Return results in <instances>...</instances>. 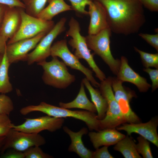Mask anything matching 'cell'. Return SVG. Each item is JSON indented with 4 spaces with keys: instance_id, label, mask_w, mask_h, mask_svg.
<instances>
[{
    "instance_id": "cell-4",
    "label": "cell",
    "mask_w": 158,
    "mask_h": 158,
    "mask_svg": "<svg viewBox=\"0 0 158 158\" xmlns=\"http://www.w3.org/2000/svg\"><path fill=\"white\" fill-rule=\"evenodd\" d=\"M58 57H52L51 61H43L37 64L43 70L42 79L44 83L54 88L65 89L75 80V76L70 74L66 65Z\"/></svg>"
},
{
    "instance_id": "cell-40",
    "label": "cell",
    "mask_w": 158,
    "mask_h": 158,
    "mask_svg": "<svg viewBox=\"0 0 158 158\" xmlns=\"http://www.w3.org/2000/svg\"><path fill=\"white\" fill-rule=\"evenodd\" d=\"M8 116L0 114V122H11Z\"/></svg>"
},
{
    "instance_id": "cell-11",
    "label": "cell",
    "mask_w": 158,
    "mask_h": 158,
    "mask_svg": "<svg viewBox=\"0 0 158 158\" xmlns=\"http://www.w3.org/2000/svg\"><path fill=\"white\" fill-rule=\"evenodd\" d=\"M112 87L114 92L115 98L119 107L125 122L135 123L140 122V119L133 111L130 102L133 97H136L134 92L122 85L121 81L116 77H111Z\"/></svg>"
},
{
    "instance_id": "cell-10",
    "label": "cell",
    "mask_w": 158,
    "mask_h": 158,
    "mask_svg": "<svg viewBox=\"0 0 158 158\" xmlns=\"http://www.w3.org/2000/svg\"><path fill=\"white\" fill-rule=\"evenodd\" d=\"M50 56L52 57L60 58L66 66L82 72L93 86L99 87L100 84L93 77L92 71L83 65L79 59L69 50L66 39L58 41L52 45Z\"/></svg>"
},
{
    "instance_id": "cell-3",
    "label": "cell",
    "mask_w": 158,
    "mask_h": 158,
    "mask_svg": "<svg viewBox=\"0 0 158 158\" xmlns=\"http://www.w3.org/2000/svg\"><path fill=\"white\" fill-rule=\"evenodd\" d=\"M69 28L66 31L65 36L71 38L68 43L73 49L75 50L74 54L79 59H83L87 63L95 72L96 77L101 81L106 79L104 73L96 64L90 51L87 45L85 37L80 33V28L78 22L72 17L69 23Z\"/></svg>"
},
{
    "instance_id": "cell-12",
    "label": "cell",
    "mask_w": 158,
    "mask_h": 158,
    "mask_svg": "<svg viewBox=\"0 0 158 158\" xmlns=\"http://www.w3.org/2000/svg\"><path fill=\"white\" fill-rule=\"evenodd\" d=\"M63 118H56L48 115L36 118H27L23 123L15 125L13 124L12 128L25 133H39L45 130L54 132L60 129L64 123Z\"/></svg>"
},
{
    "instance_id": "cell-17",
    "label": "cell",
    "mask_w": 158,
    "mask_h": 158,
    "mask_svg": "<svg viewBox=\"0 0 158 158\" xmlns=\"http://www.w3.org/2000/svg\"><path fill=\"white\" fill-rule=\"evenodd\" d=\"M121 64L116 77L122 82H127L134 84L140 92H145L151 87L145 78L140 76L129 66L127 59L122 56Z\"/></svg>"
},
{
    "instance_id": "cell-22",
    "label": "cell",
    "mask_w": 158,
    "mask_h": 158,
    "mask_svg": "<svg viewBox=\"0 0 158 158\" xmlns=\"http://www.w3.org/2000/svg\"><path fill=\"white\" fill-rule=\"evenodd\" d=\"M59 106L65 109L78 108L94 113L97 112L95 106L90 102L86 95L85 85L82 81L79 91L75 99L72 101L68 103L60 102Z\"/></svg>"
},
{
    "instance_id": "cell-31",
    "label": "cell",
    "mask_w": 158,
    "mask_h": 158,
    "mask_svg": "<svg viewBox=\"0 0 158 158\" xmlns=\"http://www.w3.org/2000/svg\"><path fill=\"white\" fill-rule=\"evenodd\" d=\"M138 35L144 40L152 47L158 51V34H150L142 33H140Z\"/></svg>"
},
{
    "instance_id": "cell-37",
    "label": "cell",
    "mask_w": 158,
    "mask_h": 158,
    "mask_svg": "<svg viewBox=\"0 0 158 158\" xmlns=\"http://www.w3.org/2000/svg\"><path fill=\"white\" fill-rule=\"evenodd\" d=\"M11 122H0V137L6 136L12 128Z\"/></svg>"
},
{
    "instance_id": "cell-41",
    "label": "cell",
    "mask_w": 158,
    "mask_h": 158,
    "mask_svg": "<svg viewBox=\"0 0 158 158\" xmlns=\"http://www.w3.org/2000/svg\"><path fill=\"white\" fill-rule=\"evenodd\" d=\"M6 136L0 137V150L3 147L5 142Z\"/></svg>"
},
{
    "instance_id": "cell-8",
    "label": "cell",
    "mask_w": 158,
    "mask_h": 158,
    "mask_svg": "<svg viewBox=\"0 0 158 158\" xmlns=\"http://www.w3.org/2000/svg\"><path fill=\"white\" fill-rule=\"evenodd\" d=\"M66 21V18H61L52 29L42 37L34 50L28 54L25 61L28 65L45 60L50 56L53 42L65 30Z\"/></svg>"
},
{
    "instance_id": "cell-28",
    "label": "cell",
    "mask_w": 158,
    "mask_h": 158,
    "mask_svg": "<svg viewBox=\"0 0 158 158\" xmlns=\"http://www.w3.org/2000/svg\"><path fill=\"white\" fill-rule=\"evenodd\" d=\"M14 109L11 98L6 94H0V114L8 116Z\"/></svg>"
},
{
    "instance_id": "cell-23",
    "label": "cell",
    "mask_w": 158,
    "mask_h": 158,
    "mask_svg": "<svg viewBox=\"0 0 158 158\" xmlns=\"http://www.w3.org/2000/svg\"><path fill=\"white\" fill-rule=\"evenodd\" d=\"M135 145L133 139L127 135L115 145L114 149L121 153L125 158H141Z\"/></svg>"
},
{
    "instance_id": "cell-15",
    "label": "cell",
    "mask_w": 158,
    "mask_h": 158,
    "mask_svg": "<svg viewBox=\"0 0 158 158\" xmlns=\"http://www.w3.org/2000/svg\"><path fill=\"white\" fill-rule=\"evenodd\" d=\"M88 6V14L90 17L88 34H96L104 29L109 28L106 12L102 4L93 0Z\"/></svg>"
},
{
    "instance_id": "cell-34",
    "label": "cell",
    "mask_w": 158,
    "mask_h": 158,
    "mask_svg": "<svg viewBox=\"0 0 158 158\" xmlns=\"http://www.w3.org/2000/svg\"><path fill=\"white\" fill-rule=\"evenodd\" d=\"M143 6L152 12L158 11V0H139Z\"/></svg>"
},
{
    "instance_id": "cell-29",
    "label": "cell",
    "mask_w": 158,
    "mask_h": 158,
    "mask_svg": "<svg viewBox=\"0 0 158 158\" xmlns=\"http://www.w3.org/2000/svg\"><path fill=\"white\" fill-rule=\"evenodd\" d=\"M25 158H51L52 156L44 152L39 146L31 147L23 152Z\"/></svg>"
},
{
    "instance_id": "cell-16",
    "label": "cell",
    "mask_w": 158,
    "mask_h": 158,
    "mask_svg": "<svg viewBox=\"0 0 158 158\" xmlns=\"http://www.w3.org/2000/svg\"><path fill=\"white\" fill-rule=\"evenodd\" d=\"M22 8L7 6L0 29V35L8 40L14 36L20 28Z\"/></svg>"
},
{
    "instance_id": "cell-35",
    "label": "cell",
    "mask_w": 158,
    "mask_h": 158,
    "mask_svg": "<svg viewBox=\"0 0 158 158\" xmlns=\"http://www.w3.org/2000/svg\"><path fill=\"white\" fill-rule=\"evenodd\" d=\"M0 4L9 7H18L25 8V6L21 0H0Z\"/></svg>"
},
{
    "instance_id": "cell-18",
    "label": "cell",
    "mask_w": 158,
    "mask_h": 158,
    "mask_svg": "<svg viewBox=\"0 0 158 158\" xmlns=\"http://www.w3.org/2000/svg\"><path fill=\"white\" fill-rule=\"evenodd\" d=\"M88 135L95 149L102 146H109L115 145L126 135L115 128H107L97 132L91 131Z\"/></svg>"
},
{
    "instance_id": "cell-1",
    "label": "cell",
    "mask_w": 158,
    "mask_h": 158,
    "mask_svg": "<svg viewBox=\"0 0 158 158\" xmlns=\"http://www.w3.org/2000/svg\"><path fill=\"white\" fill-rule=\"evenodd\" d=\"M104 7L109 28L114 33H137L145 23L143 6L139 0H96Z\"/></svg>"
},
{
    "instance_id": "cell-14",
    "label": "cell",
    "mask_w": 158,
    "mask_h": 158,
    "mask_svg": "<svg viewBox=\"0 0 158 158\" xmlns=\"http://www.w3.org/2000/svg\"><path fill=\"white\" fill-rule=\"evenodd\" d=\"M116 128L118 130L125 131L130 136L133 133H137L150 142L158 147V135L157 128L158 125V117L152 118L145 123H123Z\"/></svg>"
},
{
    "instance_id": "cell-24",
    "label": "cell",
    "mask_w": 158,
    "mask_h": 158,
    "mask_svg": "<svg viewBox=\"0 0 158 158\" xmlns=\"http://www.w3.org/2000/svg\"><path fill=\"white\" fill-rule=\"evenodd\" d=\"M10 65L7 58L5 50L0 64V94L8 93L13 90L8 74V69Z\"/></svg>"
},
{
    "instance_id": "cell-30",
    "label": "cell",
    "mask_w": 158,
    "mask_h": 158,
    "mask_svg": "<svg viewBox=\"0 0 158 158\" xmlns=\"http://www.w3.org/2000/svg\"><path fill=\"white\" fill-rule=\"evenodd\" d=\"M68 0L71 2L74 11L78 13L86 15L88 14V12L85 10L86 6L93 0Z\"/></svg>"
},
{
    "instance_id": "cell-5",
    "label": "cell",
    "mask_w": 158,
    "mask_h": 158,
    "mask_svg": "<svg viewBox=\"0 0 158 158\" xmlns=\"http://www.w3.org/2000/svg\"><path fill=\"white\" fill-rule=\"evenodd\" d=\"M111 31L109 28L104 29L95 35L85 37L89 49L99 56L108 65L112 72L117 75L119 70L121 61L113 56L110 48V37Z\"/></svg>"
},
{
    "instance_id": "cell-13",
    "label": "cell",
    "mask_w": 158,
    "mask_h": 158,
    "mask_svg": "<svg viewBox=\"0 0 158 158\" xmlns=\"http://www.w3.org/2000/svg\"><path fill=\"white\" fill-rule=\"evenodd\" d=\"M47 33H41L32 38L20 40L7 44L6 52L11 64L21 61H25L29 51L34 49Z\"/></svg>"
},
{
    "instance_id": "cell-6",
    "label": "cell",
    "mask_w": 158,
    "mask_h": 158,
    "mask_svg": "<svg viewBox=\"0 0 158 158\" xmlns=\"http://www.w3.org/2000/svg\"><path fill=\"white\" fill-rule=\"evenodd\" d=\"M111 84V77L101 81L100 84V91L106 99L108 104L105 117L102 119L99 120L100 130L107 128H115L126 123L115 98Z\"/></svg>"
},
{
    "instance_id": "cell-39",
    "label": "cell",
    "mask_w": 158,
    "mask_h": 158,
    "mask_svg": "<svg viewBox=\"0 0 158 158\" xmlns=\"http://www.w3.org/2000/svg\"><path fill=\"white\" fill-rule=\"evenodd\" d=\"M6 7V6L0 4V29Z\"/></svg>"
},
{
    "instance_id": "cell-9",
    "label": "cell",
    "mask_w": 158,
    "mask_h": 158,
    "mask_svg": "<svg viewBox=\"0 0 158 158\" xmlns=\"http://www.w3.org/2000/svg\"><path fill=\"white\" fill-rule=\"evenodd\" d=\"M45 143L44 138L39 133H25L12 128L6 136L1 152L3 153L9 149L23 152L31 147L40 146Z\"/></svg>"
},
{
    "instance_id": "cell-2",
    "label": "cell",
    "mask_w": 158,
    "mask_h": 158,
    "mask_svg": "<svg viewBox=\"0 0 158 158\" xmlns=\"http://www.w3.org/2000/svg\"><path fill=\"white\" fill-rule=\"evenodd\" d=\"M34 111L40 112L56 118H73L85 122L90 130H100L99 120L97 118V115L87 111H72L44 102H41L37 105L26 106L22 108L20 110V113L23 115Z\"/></svg>"
},
{
    "instance_id": "cell-19",
    "label": "cell",
    "mask_w": 158,
    "mask_h": 158,
    "mask_svg": "<svg viewBox=\"0 0 158 158\" xmlns=\"http://www.w3.org/2000/svg\"><path fill=\"white\" fill-rule=\"evenodd\" d=\"M63 129L71 140V143L68 148L69 151L75 152L82 158H92L93 152L85 147L82 140L83 135L87 133V129L84 127L75 132L66 126H64Z\"/></svg>"
},
{
    "instance_id": "cell-25",
    "label": "cell",
    "mask_w": 158,
    "mask_h": 158,
    "mask_svg": "<svg viewBox=\"0 0 158 158\" xmlns=\"http://www.w3.org/2000/svg\"><path fill=\"white\" fill-rule=\"evenodd\" d=\"M25 6V12L28 14L37 17L44 8L48 0H21Z\"/></svg>"
},
{
    "instance_id": "cell-36",
    "label": "cell",
    "mask_w": 158,
    "mask_h": 158,
    "mask_svg": "<svg viewBox=\"0 0 158 158\" xmlns=\"http://www.w3.org/2000/svg\"><path fill=\"white\" fill-rule=\"evenodd\" d=\"M1 158H25L23 152L13 149L3 154Z\"/></svg>"
},
{
    "instance_id": "cell-21",
    "label": "cell",
    "mask_w": 158,
    "mask_h": 158,
    "mask_svg": "<svg viewBox=\"0 0 158 158\" xmlns=\"http://www.w3.org/2000/svg\"><path fill=\"white\" fill-rule=\"evenodd\" d=\"M48 6L38 15L37 18L45 21L52 20L55 16L61 13L74 9L64 0H48Z\"/></svg>"
},
{
    "instance_id": "cell-32",
    "label": "cell",
    "mask_w": 158,
    "mask_h": 158,
    "mask_svg": "<svg viewBox=\"0 0 158 158\" xmlns=\"http://www.w3.org/2000/svg\"><path fill=\"white\" fill-rule=\"evenodd\" d=\"M145 72L149 75L152 81V91H155L158 87V69H152L150 68L143 69Z\"/></svg>"
},
{
    "instance_id": "cell-38",
    "label": "cell",
    "mask_w": 158,
    "mask_h": 158,
    "mask_svg": "<svg viewBox=\"0 0 158 158\" xmlns=\"http://www.w3.org/2000/svg\"><path fill=\"white\" fill-rule=\"evenodd\" d=\"M8 40L0 35V53L4 54L6 49Z\"/></svg>"
},
{
    "instance_id": "cell-7",
    "label": "cell",
    "mask_w": 158,
    "mask_h": 158,
    "mask_svg": "<svg viewBox=\"0 0 158 158\" xmlns=\"http://www.w3.org/2000/svg\"><path fill=\"white\" fill-rule=\"evenodd\" d=\"M21 23L14 36L7 41V44L23 39L34 37L39 34L48 33L55 25L53 21H45L27 14L23 8L21 10Z\"/></svg>"
},
{
    "instance_id": "cell-27",
    "label": "cell",
    "mask_w": 158,
    "mask_h": 158,
    "mask_svg": "<svg viewBox=\"0 0 158 158\" xmlns=\"http://www.w3.org/2000/svg\"><path fill=\"white\" fill-rule=\"evenodd\" d=\"M138 143L135 145L136 150L144 158H153L149 141L140 135L137 138Z\"/></svg>"
},
{
    "instance_id": "cell-33",
    "label": "cell",
    "mask_w": 158,
    "mask_h": 158,
    "mask_svg": "<svg viewBox=\"0 0 158 158\" xmlns=\"http://www.w3.org/2000/svg\"><path fill=\"white\" fill-rule=\"evenodd\" d=\"M108 146H104L100 148L96 149L93 152L92 158H114L109 153Z\"/></svg>"
},
{
    "instance_id": "cell-42",
    "label": "cell",
    "mask_w": 158,
    "mask_h": 158,
    "mask_svg": "<svg viewBox=\"0 0 158 158\" xmlns=\"http://www.w3.org/2000/svg\"><path fill=\"white\" fill-rule=\"evenodd\" d=\"M4 54L0 53V64L1 62Z\"/></svg>"
},
{
    "instance_id": "cell-20",
    "label": "cell",
    "mask_w": 158,
    "mask_h": 158,
    "mask_svg": "<svg viewBox=\"0 0 158 158\" xmlns=\"http://www.w3.org/2000/svg\"><path fill=\"white\" fill-rule=\"evenodd\" d=\"M82 81L89 91L92 101L96 108L97 113V118L99 120L102 119L105 116L108 108L106 99L102 95L100 91L92 87L87 78H84Z\"/></svg>"
},
{
    "instance_id": "cell-26",
    "label": "cell",
    "mask_w": 158,
    "mask_h": 158,
    "mask_svg": "<svg viewBox=\"0 0 158 158\" xmlns=\"http://www.w3.org/2000/svg\"><path fill=\"white\" fill-rule=\"evenodd\" d=\"M135 50L139 54L143 66L145 68L154 67L158 68V53L151 54L141 51L136 47Z\"/></svg>"
}]
</instances>
